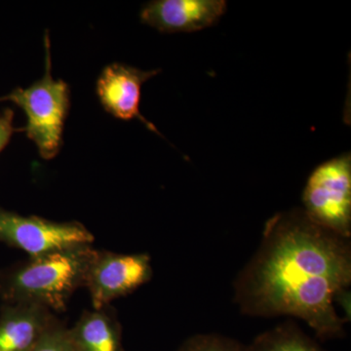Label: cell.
I'll use <instances>...</instances> for the list:
<instances>
[{"label": "cell", "mask_w": 351, "mask_h": 351, "mask_svg": "<svg viewBox=\"0 0 351 351\" xmlns=\"http://www.w3.org/2000/svg\"><path fill=\"white\" fill-rule=\"evenodd\" d=\"M14 112L7 108L0 112V152L8 145L9 141L17 129L13 126Z\"/></svg>", "instance_id": "5bb4252c"}, {"label": "cell", "mask_w": 351, "mask_h": 351, "mask_svg": "<svg viewBox=\"0 0 351 351\" xmlns=\"http://www.w3.org/2000/svg\"><path fill=\"white\" fill-rule=\"evenodd\" d=\"M247 351H326L292 322L258 335Z\"/></svg>", "instance_id": "8fae6325"}, {"label": "cell", "mask_w": 351, "mask_h": 351, "mask_svg": "<svg viewBox=\"0 0 351 351\" xmlns=\"http://www.w3.org/2000/svg\"><path fill=\"white\" fill-rule=\"evenodd\" d=\"M56 314L36 304H3L0 311V351H32Z\"/></svg>", "instance_id": "9c48e42d"}, {"label": "cell", "mask_w": 351, "mask_h": 351, "mask_svg": "<svg viewBox=\"0 0 351 351\" xmlns=\"http://www.w3.org/2000/svg\"><path fill=\"white\" fill-rule=\"evenodd\" d=\"M302 204L314 223L350 239V154L330 159L313 170L302 193Z\"/></svg>", "instance_id": "277c9868"}, {"label": "cell", "mask_w": 351, "mask_h": 351, "mask_svg": "<svg viewBox=\"0 0 351 351\" xmlns=\"http://www.w3.org/2000/svg\"><path fill=\"white\" fill-rule=\"evenodd\" d=\"M178 351H247L235 339L217 334H198L182 343Z\"/></svg>", "instance_id": "7c38bea8"}, {"label": "cell", "mask_w": 351, "mask_h": 351, "mask_svg": "<svg viewBox=\"0 0 351 351\" xmlns=\"http://www.w3.org/2000/svg\"><path fill=\"white\" fill-rule=\"evenodd\" d=\"M338 302L339 304V306L343 308V313H345V319L346 322H348L350 319V292L348 291V289H345V290L339 291L338 294L335 295L334 304Z\"/></svg>", "instance_id": "9a60e30c"}, {"label": "cell", "mask_w": 351, "mask_h": 351, "mask_svg": "<svg viewBox=\"0 0 351 351\" xmlns=\"http://www.w3.org/2000/svg\"><path fill=\"white\" fill-rule=\"evenodd\" d=\"M225 0H154L141 11V20L165 34L195 32L212 27L225 15Z\"/></svg>", "instance_id": "ba28073f"}, {"label": "cell", "mask_w": 351, "mask_h": 351, "mask_svg": "<svg viewBox=\"0 0 351 351\" xmlns=\"http://www.w3.org/2000/svg\"><path fill=\"white\" fill-rule=\"evenodd\" d=\"M68 334L78 351H123L121 326L110 306L84 311Z\"/></svg>", "instance_id": "30bf717a"}, {"label": "cell", "mask_w": 351, "mask_h": 351, "mask_svg": "<svg viewBox=\"0 0 351 351\" xmlns=\"http://www.w3.org/2000/svg\"><path fill=\"white\" fill-rule=\"evenodd\" d=\"M32 351L78 350L69 339L68 328L56 318Z\"/></svg>", "instance_id": "4fadbf2b"}, {"label": "cell", "mask_w": 351, "mask_h": 351, "mask_svg": "<svg viewBox=\"0 0 351 351\" xmlns=\"http://www.w3.org/2000/svg\"><path fill=\"white\" fill-rule=\"evenodd\" d=\"M45 73L27 88L18 87L0 101H9L22 108L27 117L24 131L46 160L54 158L63 145L64 123L69 114V87L52 76L50 38L45 36Z\"/></svg>", "instance_id": "3957f363"}, {"label": "cell", "mask_w": 351, "mask_h": 351, "mask_svg": "<svg viewBox=\"0 0 351 351\" xmlns=\"http://www.w3.org/2000/svg\"><path fill=\"white\" fill-rule=\"evenodd\" d=\"M350 283V239L295 208L265 223L260 247L235 280L234 302L245 315L293 316L318 338H339L346 322L337 313L334 299Z\"/></svg>", "instance_id": "6da1fadb"}, {"label": "cell", "mask_w": 351, "mask_h": 351, "mask_svg": "<svg viewBox=\"0 0 351 351\" xmlns=\"http://www.w3.org/2000/svg\"><path fill=\"white\" fill-rule=\"evenodd\" d=\"M93 241V234L78 221H53L0 208V242L25 252L29 257Z\"/></svg>", "instance_id": "5b68a950"}, {"label": "cell", "mask_w": 351, "mask_h": 351, "mask_svg": "<svg viewBox=\"0 0 351 351\" xmlns=\"http://www.w3.org/2000/svg\"><path fill=\"white\" fill-rule=\"evenodd\" d=\"M96 251L91 244L71 245L16 263L0 272V299L63 313L76 291L84 287Z\"/></svg>", "instance_id": "7a4b0ae2"}, {"label": "cell", "mask_w": 351, "mask_h": 351, "mask_svg": "<svg viewBox=\"0 0 351 351\" xmlns=\"http://www.w3.org/2000/svg\"><path fill=\"white\" fill-rule=\"evenodd\" d=\"M152 277L151 257L147 254H117L96 251L84 287L93 308L110 306L119 298L131 294Z\"/></svg>", "instance_id": "8992f818"}, {"label": "cell", "mask_w": 351, "mask_h": 351, "mask_svg": "<svg viewBox=\"0 0 351 351\" xmlns=\"http://www.w3.org/2000/svg\"><path fill=\"white\" fill-rule=\"evenodd\" d=\"M159 73L160 69L145 71L124 64H108L97 80L96 91L101 105L112 117L122 120L137 119L149 130L160 135L140 112L143 85Z\"/></svg>", "instance_id": "52a82bcc"}]
</instances>
